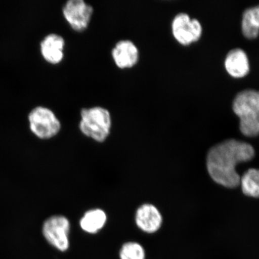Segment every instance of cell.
<instances>
[{"label":"cell","mask_w":259,"mask_h":259,"mask_svg":"<svg viewBox=\"0 0 259 259\" xmlns=\"http://www.w3.org/2000/svg\"><path fill=\"white\" fill-rule=\"evenodd\" d=\"M254 155V149L250 144L229 139L210 149L206 156L207 170L215 183L235 189L240 184L241 179L236 166L251 160Z\"/></svg>","instance_id":"cell-1"},{"label":"cell","mask_w":259,"mask_h":259,"mask_svg":"<svg viewBox=\"0 0 259 259\" xmlns=\"http://www.w3.org/2000/svg\"><path fill=\"white\" fill-rule=\"evenodd\" d=\"M233 110L238 116L239 128L247 137L259 135V91L245 90L236 96Z\"/></svg>","instance_id":"cell-2"},{"label":"cell","mask_w":259,"mask_h":259,"mask_svg":"<svg viewBox=\"0 0 259 259\" xmlns=\"http://www.w3.org/2000/svg\"><path fill=\"white\" fill-rule=\"evenodd\" d=\"M79 128L80 132L87 138L103 143L111 134V113L101 106L82 109L80 111Z\"/></svg>","instance_id":"cell-3"},{"label":"cell","mask_w":259,"mask_h":259,"mask_svg":"<svg viewBox=\"0 0 259 259\" xmlns=\"http://www.w3.org/2000/svg\"><path fill=\"white\" fill-rule=\"evenodd\" d=\"M28 120L32 134L41 139L53 138L61 129L59 119L46 107L37 106L32 109L28 115Z\"/></svg>","instance_id":"cell-4"},{"label":"cell","mask_w":259,"mask_h":259,"mask_svg":"<svg viewBox=\"0 0 259 259\" xmlns=\"http://www.w3.org/2000/svg\"><path fill=\"white\" fill-rule=\"evenodd\" d=\"M70 220L63 215L48 218L42 226V233L47 242L57 250L66 251L70 247Z\"/></svg>","instance_id":"cell-5"},{"label":"cell","mask_w":259,"mask_h":259,"mask_svg":"<svg viewBox=\"0 0 259 259\" xmlns=\"http://www.w3.org/2000/svg\"><path fill=\"white\" fill-rule=\"evenodd\" d=\"M92 6L83 0H70L63 8L65 19L73 30L82 32L89 27L93 15Z\"/></svg>","instance_id":"cell-6"},{"label":"cell","mask_w":259,"mask_h":259,"mask_svg":"<svg viewBox=\"0 0 259 259\" xmlns=\"http://www.w3.org/2000/svg\"><path fill=\"white\" fill-rule=\"evenodd\" d=\"M172 33L181 44L187 45L198 40L201 36L202 27L196 19H191L185 13L176 16L171 24Z\"/></svg>","instance_id":"cell-7"},{"label":"cell","mask_w":259,"mask_h":259,"mask_svg":"<svg viewBox=\"0 0 259 259\" xmlns=\"http://www.w3.org/2000/svg\"><path fill=\"white\" fill-rule=\"evenodd\" d=\"M135 221L141 231L153 234L160 229L163 224V217L160 210L153 204L144 203L136 210Z\"/></svg>","instance_id":"cell-8"},{"label":"cell","mask_w":259,"mask_h":259,"mask_svg":"<svg viewBox=\"0 0 259 259\" xmlns=\"http://www.w3.org/2000/svg\"><path fill=\"white\" fill-rule=\"evenodd\" d=\"M112 57L119 69H130L138 63L139 51L134 42L122 40L116 43L112 49Z\"/></svg>","instance_id":"cell-9"},{"label":"cell","mask_w":259,"mask_h":259,"mask_svg":"<svg viewBox=\"0 0 259 259\" xmlns=\"http://www.w3.org/2000/svg\"><path fill=\"white\" fill-rule=\"evenodd\" d=\"M64 48V38L57 34H48L40 44L42 56L48 63L52 64H59L63 61Z\"/></svg>","instance_id":"cell-10"},{"label":"cell","mask_w":259,"mask_h":259,"mask_svg":"<svg viewBox=\"0 0 259 259\" xmlns=\"http://www.w3.org/2000/svg\"><path fill=\"white\" fill-rule=\"evenodd\" d=\"M225 66L227 72L234 77H242L250 71L247 54L240 48H235L227 55Z\"/></svg>","instance_id":"cell-11"},{"label":"cell","mask_w":259,"mask_h":259,"mask_svg":"<svg viewBox=\"0 0 259 259\" xmlns=\"http://www.w3.org/2000/svg\"><path fill=\"white\" fill-rule=\"evenodd\" d=\"M108 222V215L101 208L87 210L79 220V226L83 232L91 235L99 233L105 228Z\"/></svg>","instance_id":"cell-12"},{"label":"cell","mask_w":259,"mask_h":259,"mask_svg":"<svg viewBox=\"0 0 259 259\" xmlns=\"http://www.w3.org/2000/svg\"><path fill=\"white\" fill-rule=\"evenodd\" d=\"M242 31L244 36L254 38L259 34V5L246 9L243 14Z\"/></svg>","instance_id":"cell-13"},{"label":"cell","mask_w":259,"mask_h":259,"mask_svg":"<svg viewBox=\"0 0 259 259\" xmlns=\"http://www.w3.org/2000/svg\"><path fill=\"white\" fill-rule=\"evenodd\" d=\"M239 185L245 196L258 198L259 169L251 168L246 171L241 177Z\"/></svg>","instance_id":"cell-14"},{"label":"cell","mask_w":259,"mask_h":259,"mask_svg":"<svg viewBox=\"0 0 259 259\" xmlns=\"http://www.w3.org/2000/svg\"><path fill=\"white\" fill-rule=\"evenodd\" d=\"M119 257L120 259H146L145 250L140 243L127 242L122 245Z\"/></svg>","instance_id":"cell-15"}]
</instances>
